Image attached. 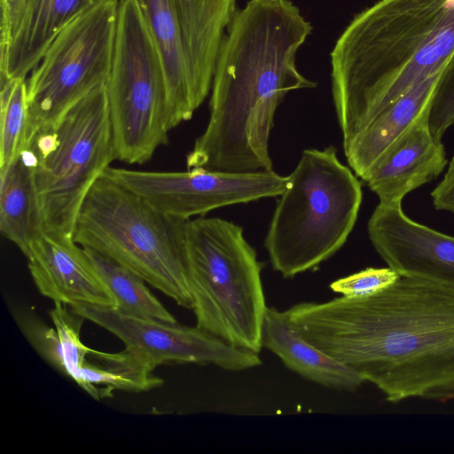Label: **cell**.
<instances>
[{"mask_svg": "<svg viewBox=\"0 0 454 454\" xmlns=\"http://www.w3.org/2000/svg\"><path fill=\"white\" fill-rule=\"evenodd\" d=\"M116 160L143 164L168 142V94L158 49L137 0H120L106 83Z\"/></svg>", "mask_w": 454, "mask_h": 454, "instance_id": "cell-8", "label": "cell"}, {"mask_svg": "<svg viewBox=\"0 0 454 454\" xmlns=\"http://www.w3.org/2000/svg\"><path fill=\"white\" fill-rule=\"evenodd\" d=\"M453 53L454 0H380L358 13L331 52L343 145Z\"/></svg>", "mask_w": 454, "mask_h": 454, "instance_id": "cell-3", "label": "cell"}, {"mask_svg": "<svg viewBox=\"0 0 454 454\" xmlns=\"http://www.w3.org/2000/svg\"><path fill=\"white\" fill-rule=\"evenodd\" d=\"M27 259L39 293L54 302L114 307L84 248L74 238L44 232Z\"/></svg>", "mask_w": 454, "mask_h": 454, "instance_id": "cell-15", "label": "cell"}, {"mask_svg": "<svg viewBox=\"0 0 454 454\" xmlns=\"http://www.w3.org/2000/svg\"><path fill=\"white\" fill-rule=\"evenodd\" d=\"M431 197L435 209L454 213V157L442 180L431 192Z\"/></svg>", "mask_w": 454, "mask_h": 454, "instance_id": "cell-25", "label": "cell"}, {"mask_svg": "<svg viewBox=\"0 0 454 454\" xmlns=\"http://www.w3.org/2000/svg\"><path fill=\"white\" fill-rule=\"evenodd\" d=\"M70 309L117 336L127 348L144 353L156 366L162 364H214L244 371L262 364L258 353L233 347L195 326L124 313L114 307L72 303Z\"/></svg>", "mask_w": 454, "mask_h": 454, "instance_id": "cell-13", "label": "cell"}, {"mask_svg": "<svg viewBox=\"0 0 454 454\" xmlns=\"http://www.w3.org/2000/svg\"><path fill=\"white\" fill-rule=\"evenodd\" d=\"M30 145L26 80L1 83L0 168L12 162Z\"/></svg>", "mask_w": 454, "mask_h": 454, "instance_id": "cell-22", "label": "cell"}, {"mask_svg": "<svg viewBox=\"0 0 454 454\" xmlns=\"http://www.w3.org/2000/svg\"><path fill=\"white\" fill-rule=\"evenodd\" d=\"M441 73L392 102L343 145L348 165L356 176L363 180L383 153L429 110Z\"/></svg>", "mask_w": 454, "mask_h": 454, "instance_id": "cell-19", "label": "cell"}, {"mask_svg": "<svg viewBox=\"0 0 454 454\" xmlns=\"http://www.w3.org/2000/svg\"><path fill=\"white\" fill-rule=\"evenodd\" d=\"M104 173L81 207L74 240L130 269L146 283L192 309L186 227Z\"/></svg>", "mask_w": 454, "mask_h": 454, "instance_id": "cell-4", "label": "cell"}, {"mask_svg": "<svg viewBox=\"0 0 454 454\" xmlns=\"http://www.w3.org/2000/svg\"><path fill=\"white\" fill-rule=\"evenodd\" d=\"M454 124V53L442 71L428 112V126L433 136L441 140Z\"/></svg>", "mask_w": 454, "mask_h": 454, "instance_id": "cell-23", "label": "cell"}, {"mask_svg": "<svg viewBox=\"0 0 454 454\" xmlns=\"http://www.w3.org/2000/svg\"><path fill=\"white\" fill-rule=\"evenodd\" d=\"M1 3V42L4 50L12 36L22 0H0Z\"/></svg>", "mask_w": 454, "mask_h": 454, "instance_id": "cell-26", "label": "cell"}, {"mask_svg": "<svg viewBox=\"0 0 454 454\" xmlns=\"http://www.w3.org/2000/svg\"><path fill=\"white\" fill-rule=\"evenodd\" d=\"M401 276L391 268H366L333 281L330 288L342 296L356 298L376 294L397 281Z\"/></svg>", "mask_w": 454, "mask_h": 454, "instance_id": "cell-24", "label": "cell"}, {"mask_svg": "<svg viewBox=\"0 0 454 454\" xmlns=\"http://www.w3.org/2000/svg\"><path fill=\"white\" fill-rule=\"evenodd\" d=\"M311 31L291 0H250L236 10L216 61L209 120L186 155L187 169L273 170L269 137L277 107L289 91L317 86L295 61Z\"/></svg>", "mask_w": 454, "mask_h": 454, "instance_id": "cell-2", "label": "cell"}, {"mask_svg": "<svg viewBox=\"0 0 454 454\" xmlns=\"http://www.w3.org/2000/svg\"><path fill=\"white\" fill-rule=\"evenodd\" d=\"M158 49L169 130L190 120L212 88L236 0H137Z\"/></svg>", "mask_w": 454, "mask_h": 454, "instance_id": "cell-9", "label": "cell"}, {"mask_svg": "<svg viewBox=\"0 0 454 454\" xmlns=\"http://www.w3.org/2000/svg\"><path fill=\"white\" fill-rule=\"evenodd\" d=\"M361 202V183L333 145L304 150L265 239L272 268L293 278L330 258L353 230Z\"/></svg>", "mask_w": 454, "mask_h": 454, "instance_id": "cell-5", "label": "cell"}, {"mask_svg": "<svg viewBox=\"0 0 454 454\" xmlns=\"http://www.w3.org/2000/svg\"><path fill=\"white\" fill-rule=\"evenodd\" d=\"M262 347L308 380L340 391H356L364 380L352 367L342 364L306 340L286 310L267 307L262 325Z\"/></svg>", "mask_w": 454, "mask_h": 454, "instance_id": "cell-18", "label": "cell"}, {"mask_svg": "<svg viewBox=\"0 0 454 454\" xmlns=\"http://www.w3.org/2000/svg\"><path fill=\"white\" fill-rule=\"evenodd\" d=\"M120 0H106L68 23L27 82L30 145L79 101L106 85L114 60Z\"/></svg>", "mask_w": 454, "mask_h": 454, "instance_id": "cell-10", "label": "cell"}, {"mask_svg": "<svg viewBox=\"0 0 454 454\" xmlns=\"http://www.w3.org/2000/svg\"><path fill=\"white\" fill-rule=\"evenodd\" d=\"M367 230L377 253L401 277L454 286V237L410 219L401 203L380 202Z\"/></svg>", "mask_w": 454, "mask_h": 454, "instance_id": "cell-14", "label": "cell"}, {"mask_svg": "<svg viewBox=\"0 0 454 454\" xmlns=\"http://www.w3.org/2000/svg\"><path fill=\"white\" fill-rule=\"evenodd\" d=\"M286 312L306 340L387 401L454 399V286L401 277L368 296L300 302Z\"/></svg>", "mask_w": 454, "mask_h": 454, "instance_id": "cell-1", "label": "cell"}, {"mask_svg": "<svg viewBox=\"0 0 454 454\" xmlns=\"http://www.w3.org/2000/svg\"><path fill=\"white\" fill-rule=\"evenodd\" d=\"M106 173L166 214L191 219L214 209L280 196L288 176L272 171H144L109 167Z\"/></svg>", "mask_w": 454, "mask_h": 454, "instance_id": "cell-12", "label": "cell"}, {"mask_svg": "<svg viewBox=\"0 0 454 454\" xmlns=\"http://www.w3.org/2000/svg\"><path fill=\"white\" fill-rule=\"evenodd\" d=\"M83 248L113 297L114 308L132 316L176 323L174 316L152 294L139 275L95 250Z\"/></svg>", "mask_w": 454, "mask_h": 454, "instance_id": "cell-21", "label": "cell"}, {"mask_svg": "<svg viewBox=\"0 0 454 454\" xmlns=\"http://www.w3.org/2000/svg\"><path fill=\"white\" fill-rule=\"evenodd\" d=\"M106 0H22L15 27L0 51L1 83L27 75L59 33L74 19Z\"/></svg>", "mask_w": 454, "mask_h": 454, "instance_id": "cell-17", "label": "cell"}, {"mask_svg": "<svg viewBox=\"0 0 454 454\" xmlns=\"http://www.w3.org/2000/svg\"><path fill=\"white\" fill-rule=\"evenodd\" d=\"M424 113L377 160L363 179L380 203H401L410 192L435 179L447 165L445 150Z\"/></svg>", "mask_w": 454, "mask_h": 454, "instance_id": "cell-16", "label": "cell"}, {"mask_svg": "<svg viewBox=\"0 0 454 454\" xmlns=\"http://www.w3.org/2000/svg\"><path fill=\"white\" fill-rule=\"evenodd\" d=\"M36 157L31 147L0 168V231L26 257L43 235L35 180Z\"/></svg>", "mask_w": 454, "mask_h": 454, "instance_id": "cell-20", "label": "cell"}, {"mask_svg": "<svg viewBox=\"0 0 454 454\" xmlns=\"http://www.w3.org/2000/svg\"><path fill=\"white\" fill-rule=\"evenodd\" d=\"M49 315L54 328L32 310L13 313L39 356L94 399L112 397L114 390L145 392L163 384V380L153 374L157 366L137 349L125 347L120 352L107 353L86 347L80 339L85 319L68 304L54 302Z\"/></svg>", "mask_w": 454, "mask_h": 454, "instance_id": "cell-11", "label": "cell"}, {"mask_svg": "<svg viewBox=\"0 0 454 454\" xmlns=\"http://www.w3.org/2000/svg\"><path fill=\"white\" fill-rule=\"evenodd\" d=\"M186 238L196 326L259 354L267 309L262 265L242 227L200 216L188 220Z\"/></svg>", "mask_w": 454, "mask_h": 454, "instance_id": "cell-6", "label": "cell"}, {"mask_svg": "<svg viewBox=\"0 0 454 454\" xmlns=\"http://www.w3.org/2000/svg\"><path fill=\"white\" fill-rule=\"evenodd\" d=\"M44 231L71 237L95 182L116 160L106 85L74 106L30 146Z\"/></svg>", "mask_w": 454, "mask_h": 454, "instance_id": "cell-7", "label": "cell"}]
</instances>
